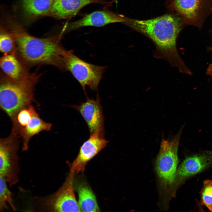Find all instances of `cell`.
<instances>
[{"instance_id":"ba28073f","label":"cell","mask_w":212,"mask_h":212,"mask_svg":"<svg viewBox=\"0 0 212 212\" xmlns=\"http://www.w3.org/2000/svg\"><path fill=\"white\" fill-rule=\"evenodd\" d=\"M172 9L183 19L186 25L201 29L212 14V0H169Z\"/></svg>"},{"instance_id":"5b68a950","label":"cell","mask_w":212,"mask_h":212,"mask_svg":"<svg viewBox=\"0 0 212 212\" xmlns=\"http://www.w3.org/2000/svg\"><path fill=\"white\" fill-rule=\"evenodd\" d=\"M75 173L70 171L64 183L49 195L35 198V209L45 212H82L74 188Z\"/></svg>"},{"instance_id":"5bb4252c","label":"cell","mask_w":212,"mask_h":212,"mask_svg":"<svg viewBox=\"0 0 212 212\" xmlns=\"http://www.w3.org/2000/svg\"><path fill=\"white\" fill-rule=\"evenodd\" d=\"M52 125L51 123L42 119L35 110L31 120L19 134L22 141V151L24 152L28 150L29 141L32 137L42 132L50 130Z\"/></svg>"},{"instance_id":"44dd1931","label":"cell","mask_w":212,"mask_h":212,"mask_svg":"<svg viewBox=\"0 0 212 212\" xmlns=\"http://www.w3.org/2000/svg\"><path fill=\"white\" fill-rule=\"evenodd\" d=\"M201 196L202 203L212 212V180H206L203 182Z\"/></svg>"},{"instance_id":"7a4b0ae2","label":"cell","mask_w":212,"mask_h":212,"mask_svg":"<svg viewBox=\"0 0 212 212\" xmlns=\"http://www.w3.org/2000/svg\"><path fill=\"white\" fill-rule=\"evenodd\" d=\"M11 33L19 54L26 62L31 64H49L64 69L63 54L57 37L39 38L29 34L19 25H12Z\"/></svg>"},{"instance_id":"ac0fdd59","label":"cell","mask_w":212,"mask_h":212,"mask_svg":"<svg viewBox=\"0 0 212 212\" xmlns=\"http://www.w3.org/2000/svg\"><path fill=\"white\" fill-rule=\"evenodd\" d=\"M35 110L34 107L31 104L19 110L11 119L12 122L11 132L19 136V132L26 126L32 118Z\"/></svg>"},{"instance_id":"6da1fadb","label":"cell","mask_w":212,"mask_h":212,"mask_svg":"<svg viewBox=\"0 0 212 212\" xmlns=\"http://www.w3.org/2000/svg\"><path fill=\"white\" fill-rule=\"evenodd\" d=\"M125 23L152 42L155 47L154 57L167 62L181 73L192 75L177 48L178 37L186 25L180 16L167 14L148 20L127 19Z\"/></svg>"},{"instance_id":"30bf717a","label":"cell","mask_w":212,"mask_h":212,"mask_svg":"<svg viewBox=\"0 0 212 212\" xmlns=\"http://www.w3.org/2000/svg\"><path fill=\"white\" fill-rule=\"evenodd\" d=\"M70 107L78 111L86 122L90 135L98 131H104V117L100 99L97 95L96 100L87 96V101L80 105Z\"/></svg>"},{"instance_id":"e0dca14e","label":"cell","mask_w":212,"mask_h":212,"mask_svg":"<svg viewBox=\"0 0 212 212\" xmlns=\"http://www.w3.org/2000/svg\"><path fill=\"white\" fill-rule=\"evenodd\" d=\"M1 69L8 77L12 80H19L27 74L18 59L13 54H6L0 59Z\"/></svg>"},{"instance_id":"8fae6325","label":"cell","mask_w":212,"mask_h":212,"mask_svg":"<svg viewBox=\"0 0 212 212\" xmlns=\"http://www.w3.org/2000/svg\"><path fill=\"white\" fill-rule=\"evenodd\" d=\"M212 165V151H205L189 156L177 168L175 181L177 179L181 180L197 174Z\"/></svg>"},{"instance_id":"3957f363","label":"cell","mask_w":212,"mask_h":212,"mask_svg":"<svg viewBox=\"0 0 212 212\" xmlns=\"http://www.w3.org/2000/svg\"><path fill=\"white\" fill-rule=\"evenodd\" d=\"M37 75L26 74L16 80H3L0 86V107L11 119L21 108L32 104Z\"/></svg>"},{"instance_id":"9c48e42d","label":"cell","mask_w":212,"mask_h":212,"mask_svg":"<svg viewBox=\"0 0 212 212\" xmlns=\"http://www.w3.org/2000/svg\"><path fill=\"white\" fill-rule=\"evenodd\" d=\"M104 131H98L90 135L80 146L79 153L73 162L69 164L70 171L82 172L87 163L107 146L109 142L104 137Z\"/></svg>"},{"instance_id":"2e32d148","label":"cell","mask_w":212,"mask_h":212,"mask_svg":"<svg viewBox=\"0 0 212 212\" xmlns=\"http://www.w3.org/2000/svg\"><path fill=\"white\" fill-rule=\"evenodd\" d=\"M54 0H22L23 9L27 15L32 17L49 16Z\"/></svg>"},{"instance_id":"d6986e66","label":"cell","mask_w":212,"mask_h":212,"mask_svg":"<svg viewBox=\"0 0 212 212\" xmlns=\"http://www.w3.org/2000/svg\"><path fill=\"white\" fill-rule=\"evenodd\" d=\"M8 183L0 176V211L9 210L11 208L14 211L16 210L13 198V193L10 190Z\"/></svg>"},{"instance_id":"9a60e30c","label":"cell","mask_w":212,"mask_h":212,"mask_svg":"<svg viewBox=\"0 0 212 212\" xmlns=\"http://www.w3.org/2000/svg\"><path fill=\"white\" fill-rule=\"evenodd\" d=\"M76 191L78 196V203L81 211H100L95 196L90 187L84 182L77 183Z\"/></svg>"},{"instance_id":"52a82bcc","label":"cell","mask_w":212,"mask_h":212,"mask_svg":"<svg viewBox=\"0 0 212 212\" xmlns=\"http://www.w3.org/2000/svg\"><path fill=\"white\" fill-rule=\"evenodd\" d=\"M20 138L11 132L9 136L0 139V176L10 187L19 181L20 170L18 154Z\"/></svg>"},{"instance_id":"7c38bea8","label":"cell","mask_w":212,"mask_h":212,"mask_svg":"<svg viewBox=\"0 0 212 212\" xmlns=\"http://www.w3.org/2000/svg\"><path fill=\"white\" fill-rule=\"evenodd\" d=\"M127 19L109 11H98L85 15L81 19L69 23L67 31L73 30L86 26H102L108 24L125 22Z\"/></svg>"},{"instance_id":"603a6c76","label":"cell","mask_w":212,"mask_h":212,"mask_svg":"<svg viewBox=\"0 0 212 212\" xmlns=\"http://www.w3.org/2000/svg\"><path fill=\"white\" fill-rule=\"evenodd\" d=\"M210 32L212 35V27H211ZM208 50L209 51H212V46L208 48Z\"/></svg>"},{"instance_id":"8992f818","label":"cell","mask_w":212,"mask_h":212,"mask_svg":"<svg viewBox=\"0 0 212 212\" xmlns=\"http://www.w3.org/2000/svg\"><path fill=\"white\" fill-rule=\"evenodd\" d=\"M64 69L69 71L85 90L87 86L97 91L106 67L87 62L70 51L65 50L63 54Z\"/></svg>"},{"instance_id":"4fadbf2b","label":"cell","mask_w":212,"mask_h":212,"mask_svg":"<svg viewBox=\"0 0 212 212\" xmlns=\"http://www.w3.org/2000/svg\"><path fill=\"white\" fill-rule=\"evenodd\" d=\"M93 3L110 4L104 0H54L49 16L58 19H69L85 6Z\"/></svg>"},{"instance_id":"277c9868","label":"cell","mask_w":212,"mask_h":212,"mask_svg":"<svg viewBox=\"0 0 212 212\" xmlns=\"http://www.w3.org/2000/svg\"><path fill=\"white\" fill-rule=\"evenodd\" d=\"M183 125L175 135L166 139L162 138L155 162V169L161 193L167 197L175 182L178 163V150Z\"/></svg>"},{"instance_id":"ffe728a7","label":"cell","mask_w":212,"mask_h":212,"mask_svg":"<svg viewBox=\"0 0 212 212\" xmlns=\"http://www.w3.org/2000/svg\"><path fill=\"white\" fill-rule=\"evenodd\" d=\"M0 36V50L5 54L12 52L15 48V39L11 32L1 28Z\"/></svg>"},{"instance_id":"7402d4cb","label":"cell","mask_w":212,"mask_h":212,"mask_svg":"<svg viewBox=\"0 0 212 212\" xmlns=\"http://www.w3.org/2000/svg\"><path fill=\"white\" fill-rule=\"evenodd\" d=\"M207 74L212 77V63L208 65L206 70Z\"/></svg>"}]
</instances>
